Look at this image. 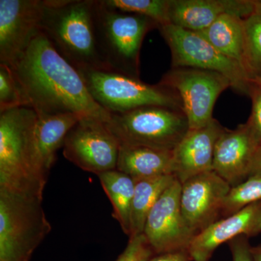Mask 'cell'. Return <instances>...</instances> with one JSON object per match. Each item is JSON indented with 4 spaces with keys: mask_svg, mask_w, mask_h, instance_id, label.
<instances>
[{
    "mask_svg": "<svg viewBox=\"0 0 261 261\" xmlns=\"http://www.w3.org/2000/svg\"><path fill=\"white\" fill-rule=\"evenodd\" d=\"M155 255L144 233L129 238L128 245L116 261H149Z\"/></svg>",
    "mask_w": 261,
    "mask_h": 261,
    "instance_id": "cell-27",
    "label": "cell"
},
{
    "mask_svg": "<svg viewBox=\"0 0 261 261\" xmlns=\"http://www.w3.org/2000/svg\"><path fill=\"white\" fill-rule=\"evenodd\" d=\"M175 179L174 175L167 174L135 180L128 238L143 233L146 220L151 209Z\"/></svg>",
    "mask_w": 261,
    "mask_h": 261,
    "instance_id": "cell-21",
    "label": "cell"
},
{
    "mask_svg": "<svg viewBox=\"0 0 261 261\" xmlns=\"http://www.w3.org/2000/svg\"><path fill=\"white\" fill-rule=\"evenodd\" d=\"M258 145L246 123L235 129L225 128L215 145L213 170L231 187L251 175Z\"/></svg>",
    "mask_w": 261,
    "mask_h": 261,
    "instance_id": "cell-15",
    "label": "cell"
},
{
    "mask_svg": "<svg viewBox=\"0 0 261 261\" xmlns=\"http://www.w3.org/2000/svg\"><path fill=\"white\" fill-rule=\"evenodd\" d=\"M116 169L134 180L173 174V151L121 146Z\"/></svg>",
    "mask_w": 261,
    "mask_h": 261,
    "instance_id": "cell-19",
    "label": "cell"
},
{
    "mask_svg": "<svg viewBox=\"0 0 261 261\" xmlns=\"http://www.w3.org/2000/svg\"><path fill=\"white\" fill-rule=\"evenodd\" d=\"M252 100V111L246 124L254 140L261 145V87L252 84L249 92Z\"/></svg>",
    "mask_w": 261,
    "mask_h": 261,
    "instance_id": "cell-28",
    "label": "cell"
},
{
    "mask_svg": "<svg viewBox=\"0 0 261 261\" xmlns=\"http://www.w3.org/2000/svg\"><path fill=\"white\" fill-rule=\"evenodd\" d=\"M252 254L254 261H261V245L252 247Z\"/></svg>",
    "mask_w": 261,
    "mask_h": 261,
    "instance_id": "cell-32",
    "label": "cell"
},
{
    "mask_svg": "<svg viewBox=\"0 0 261 261\" xmlns=\"http://www.w3.org/2000/svg\"><path fill=\"white\" fill-rule=\"evenodd\" d=\"M42 199L0 190V261H29L51 231Z\"/></svg>",
    "mask_w": 261,
    "mask_h": 261,
    "instance_id": "cell-5",
    "label": "cell"
},
{
    "mask_svg": "<svg viewBox=\"0 0 261 261\" xmlns=\"http://www.w3.org/2000/svg\"><path fill=\"white\" fill-rule=\"evenodd\" d=\"M261 233V202L246 206L228 217L222 218L196 235L188 250L193 261H210L216 249L240 236Z\"/></svg>",
    "mask_w": 261,
    "mask_h": 261,
    "instance_id": "cell-14",
    "label": "cell"
},
{
    "mask_svg": "<svg viewBox=\"0 0 261 261\" xmlns=\"http://www.w3.org/2000/svg\"><path fill=\"white\" fill-rule=\"evenodd\" d=\"M181 191V182L176 178L147 216L143 233L155 255L188 250L196 236L182 214Z\"/></svg>",
    "mask_w": 261,
    "mask_h": 261,
    "instance_id": "cell-11",
    "label": "cell"
},
{
    "mask_svg": "<svg viewBox=\"0 0 261 261\" xmlns=\"http://www.w3.org/2000/svg\"><path fill=\"white\" fill-rule=\"evenodd\" d=\"M254 13L261 15V1H255V12Z\"/></svg>",
    "mask_w": 261,
    "mask_h": 261,
    "instance_id": "cell-33",
    "label": "cell"
},
{
    "mask_svg": "<svg viewBox=\"0 0 261 261\" xmlns=\"http://www.w3.org/2000/svg\"><path fill=\"white\" fill-rule=\"evenodd\" d=\"M255 12L252 0H170V23L194 32L205 30L224 14L245 18Z\"/></svg>",
    "mask_w": 261,
    "mask_h": 261,
    "instance_id": "cell-17",
    "label": "cell"
},
{
    "mask_svg": "<svg viewBox=\"0 0 261 261\" xmlns=\"http://www.w3.org/2000/svg\"><path fill=\"white\" fill-rule=\"evenodd\" d=\"M244 19L235 15H222L210 27L197 33L222 54L243 65L245 47Z\"/></svg>",
    "mask_w": 261,
    "mask_h": 261,
    "instance_id": "cell-20",
    "label": "cell"
},
{
    "mask_svg": "<svg viewBox=\"0 0 261 261\" xmlns=\"http://www.w3.org/2000/svg\"><path fill=\"white\" fill-rule=\"evenodd\" d=\"M120 147L106 122L84 116L65 137L63 155L84 171L98 176L116 169Z\"/></svg>",
    "mask_w": 261,
    "mask_h": 261,
    "instance_id": "cell-10",
    "label": "cell"
},
{
    "mask_svg": "<svg viewBox=\"0 0 261 261\" xmlns=\"http://www.w3.org/2000/svg\"><path fill=\"white\" fill-rule=\"evenodd\" d=\"M36 123V153L39 167L48 178L56 161L57 152L63 147L65 137L82 116L77 114L39 115Z\"/></svg>",
    "mask_w": 261,
    "mask_h": 261,
    "instance_id": "cell-18",
    "label": "cell"
},
{
    "mask_svg": "<svg viewBox=\"0 0 261 261\" xmlns=\"http://www.w3.org/2000/svg\"><path fill=\"white\" fill-rule=\"evenodd\" d=\"M94 34L98 53L110 70L140 78V56L146 34L159 24L152 19L124 13L96 0Z\"/></svg>",
    "mask_w": 261,
    "mask_h": 261,
    "instance_id": "cell-4",
    "label": "cell"
},
{
    "mask_svg": "<svg viewBox=\"0 0 261 261\" xmlns=\"http://www.w3.org/2000/svg\"><path fill=\"white\" fill-rule=\"evenodd\" d=\"M109 8L152 19L159 27L170 23V0H101Z\"/></svg>",
    "mask_w": 261,
    "mask_h": 261,
    "instance_id": "cell-24",
    "label": "cell"
},
{
    "mask_svg": "<svg viewBox=\"0 0 261 261\" xmlns=\"http://www.w3.org/2000/svg\"><path fill=\"white\" fill-rule=\"evenodd\" d=\"M29 106L27 98L11 68L0 64V113Z\"/></svg>",
    "mask_w": 261,
    "mask_h": 261,
    "instance_id": "cell-26",
    "label": "cell"
},
{
    "mask_svg": "<svg viewBox=\"0 0 261 261\" xmlns=\"http://www.w3.org/2000/svg\"><path fill=\"white\" fill-rule=\"evenodd\" d=\"M98 177L112 204L113 218L119 223L123 232L129 236L135 180L117 169L100 173Z\"/></svg>",
    "mask_w": 261,
    "mask_h": 261,
    "instance_id": "cell-22",
    "label": "cell"
},
{
    "mask_svg": "<svg viewBox=\"0 0 261 261\" xmlns=\"http://www.w3.org/2000/svg\"><path fill=\"white\" fill-rule=\"evenodd\" d=\"M231 189L229 184L214 170L181 184L182 214L196 235L219 221L225 199Z\"/></svg>",
    "mask_w": 261,
    "mask_h": 261,
    "instance_id": "cell-13",
    "label": "cell"
},
{
    "mask_svg": "<svg viewBox=\"0 0 261 261\" xmlns=\"http://www.w3.org/2000/svg\"><path fill=\"white\" fill-rule=\"evenodd\" d=\"M261 173V145L257 148L252 162L251 175ZM250 175V176H251Z\"/></svg>",
    "mask_w": 261,
    "mask_h": 261,
    "instance_id": "cell-31",
    "label": "cell"
},
{
    "mask_svg": "<svg viewBox=\"0 0 261 261\" xmlns=\"http://www.w3.org/2000/svg\"><path fill=\"white\" fill-rule=\"evenodd\" d=\"M248 238L240 236L228 242L233 261H254Z\"/></svg>",
    "mask_w": 261,
    "mask_h": 261,
    "instance_id": "cell-29",
    "label": "cell"
},
{
    "mask_svg": "<svg viewBox=\"0 0 261 261\" xmlns=\"http://www.w3.org/2000/svg\"><path fill=\"white\" fill-rule=\"evenodd\" d=\"M106 125L121 146L173 151L190 130L183 111L165 106H145L111 113Z\"/></svg>",
    "mask_w": 261,
    "mask_h": 261,
    "instance_id": "cell-6",
    "label": "cell"
},
{
    "mask_svg": "<svg viewBox=\"0 0 261 261\" xmlns=\"http://www.w3.org/2000/svg\"><path fill=\"white\" fill-rule=\"evenodd\" d=\"M159 84L178 96L190 129L202 128L214 119L216 100L223 92L231 87L229 80L221 73L186 67L171 68Z\"/></svg>",
    "mask_w": 261,
    "mask_h": 261,
    "instance_id": "cell-9",
    "label": "cell"
},
{
    "mask_svg": "<svg viewBox=\"0 0 261 261\" xmlns=\"http://www.w3.org/2000/svg\"><path fill=\"white\" fill-rule=\"evenodd\" d=\"M96 0H44L41 32L75 68L109 70L94 34Z\"/></svg>",
    "mask_w": 261,
    "mask_h": 261,
    "instance_id": "cell-3",
    "label": "cell"
},
{
    "mask_svg": "<svg viewBox=\"0 0 261 261\" xmlns=\"http://www.w3.org/2000/svg\"><path fill=\"white\" fill-rule=\"evenodd\" d=\"M171 53V68H198L221 73L236 92L249 95L252 84L243 65L222 54L198 33L168 23L159 27Z\"/></svg>",
    "mask_w": 261,
    "mask_h": 261,
    "instance_id": "cell-8",
    "label": "cell"
},
{
    "mask_svg": "<svg viewBox=\"0 0 261 261\" xmlns=\"http://www.w3.org/2000/svg\"><path fill=\"white\" fill-rule=\"evenodd\" d=\"M28 102L39 115L77 114L108 122L111 113L94 100L76 68L42 32L10 66Z\"/></svg>",
    "mask_w": 261,
    "mask_h": 261,
    "instance_id": "cell-1",
    "label": "cell"
},
{
    "mask_svg": "<svg viewBox=\"0 0 261 261\" xmlns=\"http://www.w3.org/2000/svg\"><path fill=\"white\" fill-rule=\"evenodd\" d=\"M188 250H176V251L165 252L154 255L149 261H191Z\"/></svg>",
    "mask_w": 261,
    "mask_h": 261,
    "instance_id": "cell-30",
    "label": "cell"
},
{
    "mask_svg": "<svg viewBox=\"0 0 261 261\" xmlns=\"http://www.w3.org/2000/svg\"><path fill=\"white\" fill-rule=\"evenodd\" d=\"M250 84L261 87V78L253 79V80H250Z\"/></svg>",
    "mask_w": 261,
    "mask_h": 261,
    "instance_id": "cell-34",
    "label": "cell"
},
{
    "mask_svg": "<svg viewBox=\"0 0 261 261\" xmlns=\"http://www.w3.org/2000/svg\"><path fill=\"white\" fill-rule=\"evenodd\" d=\"M44 0H0V64L11 66L41 33Z\"/></svg>",
    "mask_w": 261,
    "mask_h": 261,
    "instance_id": "cell-12",
    "label": "cell"
},
{
    "mask_svg": "<svg viewBox=\"0 0 261 261\" xmlns=\"http://www.w3.org/2000/svg\"><path fill=\"white\" fill-rule=\"evenodd\" d=\"M37 118L29 106L0 113V190L43 200L48 178L36 153Z\"/></svg>",
    "mask_w": 261,
    "mask_h": 261,
    "instance_id": "cell-2",
    "label": "cell"
},
{
    "mask_svg": "<svg viewBox=\"0 0 261 261\" xmlns=\"http://www.w3.org/2000/svg\"><path fill=\"white\" fill-rule=\"evenodd\" d=\"M77 70L94 100L108 112H126L153 106L181 110L176 94L161 84L152 85L140 78L113 70L90 68Z\"/></svg>",
    "mask_w": 261,
    "mask_h": 261,
    "instance_id": "cell-7",
    "label": "cell"
},
{
    "mask_svg": "<svg viewBox=\"0 0 261 261\" xmlns=\"http://www.w3.org/2000/svg\"><path fill=\"white\" fill-rule=\"evenodd\" d=\"M244 24L243 66L250 80L261 78V15L252 13L244 19Z\"/></svg>",
    "mask_w": 261,
    "mask_h": 261,
    "instance_id": "cell-23",
    "label": "cell"
},
{
    "mask_svg": "<svg viewBox=\"0 0 261 261\" xmlns=\"http://www.w3.org/2000/svg\"><path fill=\"white\" fill-rule=\"evenodd\" d=\"M225 128L214 118L206 126L187 132L173 150V174L181 184L213 171L215 145Z\"/></svg>",
    "mask_w": 261,
    "mask_h": 261,
    "instance_id": "cell-16",
    "label": "cell"
},
{
    "mask_svg": "<svg viewBox=\"0 0 261 261\" xmlns=\"http://www.w3.org/2000/svg\"><path fill=\"white\" fill-rule=\"evenodd\" d=\"M257 202H261V173H254L240 185L231 187L225 199L221 218L228 217Z\"/></svg>",
    "mask_w": 261,
    "mask_h": 261,
    "instance_id": "cell-25",
    "label": "cell"
}]
</instances>
